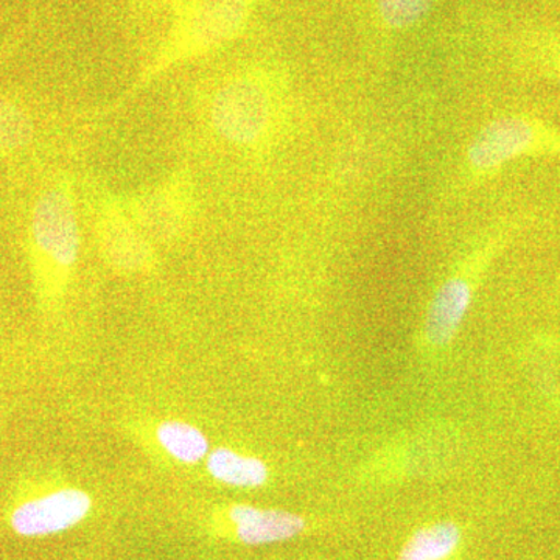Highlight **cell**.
Here are the masks:
<instances>
[{"instance_id":"9","label":"cell","mask_w":560,"mask_h":560,"mask_svg":"<svg viewBox=\"0 0 560 560\" xmlns=\"http://www.w3.org/2000/svg\"><path fill=\"white\" fill-rule=\"evenodd\" d=\"M140 226L158 234L178 231L190 212L189 195L180 183H168L140 197L135 205Z\"/></svg>"},{"instance_id":"2","label":"cell","mask_w":560,"mask_h":560,"mask_svg":"<svg viewBox=\"0 0 560 560\" xmlns=\"http://www.w3.org/2000/svg\"><path fill=\"white\" fill-rule=\"evenodd\" d=\"M279 109L278 92L265 73H238L213 94L210 124L232 145L257 149L275 132Z\"/></svg>"},{"instance_id":"1","label":"cell","mask_w":560,"mask_h":560,"mask_svg":"<svg viewBox=\"0 0 560 560\" xmlns=\"http://www.w3.org/2000/svg\"><path fill=\"white\" fill-rule=\"evenodd\" d=\"M257 0H187L160 55L147 70L145 79L160 75L179 62L194 60L237 38L256 9Z\"/></svg>"},{"instance_id":"14","label":"cell","mask_w":560,"mask_h":560,"mask_svg":"<svg viewBox=\"0 0 560 560\" xmlns=\"http://www.w3.org/2000/svg\"><path fill=\"white\" fill-rule=\"evenodd\" d=\"M536 55L541 69L560 84V38L547 36L539 40Z\"/></svg>"},{"instance_id":"7","label":"cell","mask_w":560,"mask_h":560,"mask_svg":"<svg viewBox=\"0 0 560 560\" xmlns=\"http://www.w3.org/2000/svg\"><path fill=\"white\" fill-rule=\"evenodd\" d=\"M471 302V283L464 276L445 280L431 301L425 334L434 346L448 345L460 327Z\"/></svg>"},{"instance_id":"8","label":"cell","mask_w":560,"mask_h":560,"mask_svg":"<svg viewBox=\"0 0 560 560\" xmlns=\"http://www.w3.org/2000/svg\"><path fill=\"white\" fill-rule=\"evenodd\" d=\"M106 257L121 270L136 271L150 261V249L138 228L120 210L109 209L98 223Z\"/></svg>"},{"instance_id":"12","label":"cell","mask_w":560,"mask_h":560,"mask_svg":"<svg viewBox=\"0 0 560 560\" xmlns=\"http://www.w3.org/2000/svg\"><path fill=\"white\" fill-rule=\"evenodd\" d=\"M158 440L179 463H200L209 452V441L202 431L178 420L164 422L158 429Z\"/></svg>"},{"instance_id":"13","label":"cell","mask_w":560,"mask_h":560,"mask_svg":"<svg viewBox=\"0 0 560 560\" xmlns=\"http://www.w3.org/2000/svg\"><path fill=\"white\" fill-rule=\"evenodd\" d=\"M378 13L390 28L401 31L423 20L431 0H377Z\"/></svg>"},{"instance_id":"3","label":"cell","mask_w":560,"mask_h":560,"mask_svg":"<svg viewBox=\"0 0 560 560\" xmlns=\"http://www.w3.org/2000/svg\"><path fill=\"white\" fill-rule=\"evenodd\" d=\"M560 153V132L536 117L514 114L489 121L471 139L466 165L474 176L488 178L508 162L523 156Z\"/></svg>"},{"instance_id":"5","label":"cell","mask_w":560,"mask_h":560,"mask_svg":"<svg viewBox=\"0 0 560 560\" xmlns=\"http://www.w3.org/2000/svg\"><path fill=\"white\" fill-rule=\"evenodd\" d=\"M91 510V497L83 490H55L20 504L11 514V528L24 537L51 536L79 525Z\"/></svg>"},{"instance_id":"11","label":"cell","mask_w":560,"mask_h":560,"mask_svg":"<svg viewBox=\"0 0 560 560\" xmlns=\"http://www.w3.org/2000/svg\"><path fill=\"white\" fill-rule=\"evenodd\" d=\"M460 541L455 523L442 522L419 529L405 545L399 560H447Z\"/></svg>"},{"instance_id":"4","label":"cell","mask_w":560,"mask_h":560,"mask_svg":"<svg viewBox=\"0 0 560 560\" xmlns=\"http://www.w3.org/2000/svg\"><path fill=\"white\" fill-rule=\"evenodd\" d=\"M32 234L36 248L58 270L68 271L79 257L80 232L68 190L44 191L33 210Z\"/></svg>"},{"instance_id":"10","label":"cell","mask_w":560,"mask_h":560,"mask_svg":"<svg viewBox=\"0 0 560 560\" xmlns=\"http://www.w3.org/2000/svg\"><path fill=\"white\" fill-rule=\"evenodd\" d=\"M208 470L217 481L235 488H259L268 480V467L264 460L243 456L230 448L210 453Z\"/></svg>"},{"instance_id":"6","label":"cell","mask_w":560,"mask_h":560,"mask_svg":"<svg viewBox=\"0 0 560 560\" xmlns=\"http://www.w3.org/2000/svg\"><path fill=\"white\" fill-rule=\"evenodd\" d=\"M235 537L246 545H267L293 539L305 528L304 518L287 511L237 504L228 511Z\"/></svg>"}]
</instances>
